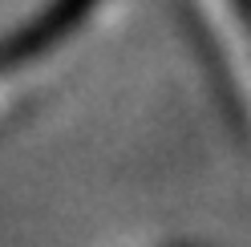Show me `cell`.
<instances>
[{
    "instance_id": "cell-1",
    "label": "cell",
    "mask_w": 251,
    "mask_h": 247,
    "mask_svg": "<svg viewBox=\"0 0 251 247\" xmlns=\"http://www.w3.org/2000/svg\"><path fill=\"white\" fill-rule=\"evenodd\" d=\"M114 8L118 0H45L33 21L0 41V122L17 118L77 65Z\"/></svg>"
},
{
    "instance_id": "cell-2",
    "label": "cell",
    "mask_w": 251,
    "mask_h": 247,
    "mask_svg": "<svg viewBox=\"0 0 251 247\" xmlns=\"http://www.w3.org/2000/svg\"><path fill=\"white\" fill-rule=\"evenodd\" d=\"M191 17L235 118L251 134V0H191Z\"/></svg>"
}]
</instances>
